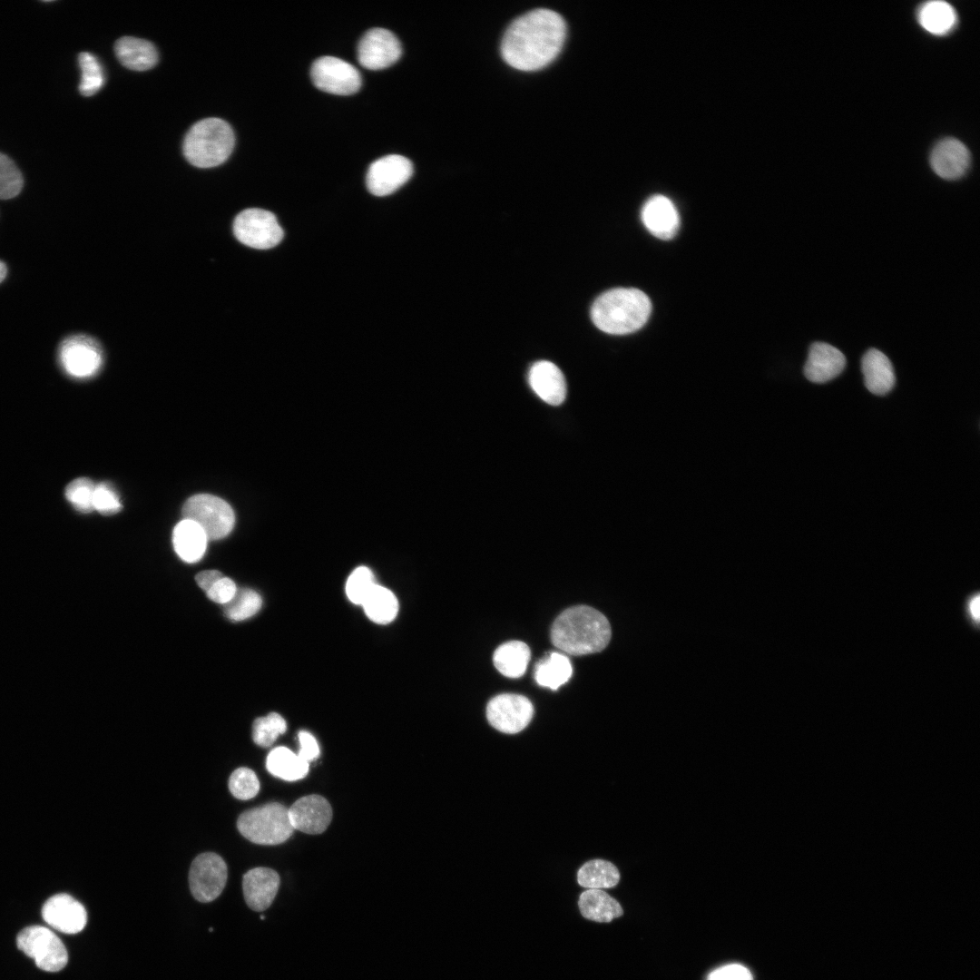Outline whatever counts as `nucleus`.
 Wrapping results in <instances>:
<instances>
[{"mask_svg": "<svg viewBox=\"0 0 980 980\" xmlns=\"http://www.w3.org/2000/svg\"><path fill=\"white\" fill-rule=\"evenodd\" d=\"M237 827L243 837L260 845L283 843L294 831L289 808L278 802L244 811L238 818Z\"/></svg>", "mask_w": 980, "mask_h": 980, "instance_id": "39448f33", "label": "nucleus"}, {"mask_svg": "<svg viewBox=\"0 0 980 980\" xmlns=\"http://www.w3.org/2000/svg\"><path fill=\"white\" fill-rule=\"evenodd\" d=\"M58 359L70 377L88 378L94 376L103 365V351L99 343L86 335H73L59 346Z\"/></svg>", "mask_w": 980, "mask_h": 980, "instance_id": "1a4fd4ad", "label": "nucleus"}, {"mask_svg": "<svg viewBox=\"0 0 980 980\" xmlns=\"http://www.w3.org/2000/svg\"><path fill=\"white\" fill-rule=\"evenodd\" d=\"M611 636L608 619L588 605L566 609L555 619L551 629L554 645L573 655L599 652L608 645Z\"/></svg>", "mask_w": 980, "mask_h": 980, "instance_id": "f03ea898", "label": "nucleus"}, {"mask_svg": "<svg viewBox=\"0 0 980 980\" xmlns=\"http://www.w3.org/2000/svg\"><path fill=\"white\" fill-rule=\"evenodd\" d=\"M266 767L270 774L287 781L303 779L309 772V762L286 747L273 749L267 757Z\"/></svg>", "mask_w": 980, "mask_h": 980, "instance_id": "bb28decb", "label": "nucleus"}, {"mask_svg": "<svg viewBox=\"0 0 980 980\" xmlns=\"http://www.w3.org/2000/svg\"><path fill=\"white\" fill-rule=\"evenodd\" d=\"M412 174L409 159L398 154L387 155L370 164L366 176L367 188L376 196H386L404 185Z\"/></svg>", "mask_w": 980, "mask_h": 980, "instance_id": "4468645a", "label": "nucleus"}, {"mask_svg": "<svg viewBox=\"0 0 980 980\" xmlns=\"http://www.w3.org/2000/svg\"><path fill=\"white\" fill-rule=\"evenodd\" d=\"M78 61L82 71L79 91L84 96L93 95L104 83L103 67L98 59L87 52L81 53Z\"/></svg>", "mask_w": 980, "mask_h": 980, "instance_id": "473e14b6", "label": "nucleus"}, {"mask_svg": "<svg viewBox=\"0 0 980 980\" xmlns=\"http://www.w3.org/2000/svg\"><path fill=\"white\" fill-rule=\"evenodd\" d=\"M228 785L230 793L243 800L254 798L260 790V781L254 771L243 767L231 773Z\"/></svg>", "mask_w": 980, "mask_h": 980, "instance_id": "4c0bfd02", "label": "nucleus"}, {"mask_svg": "<svg viewBox=\"0 0 980 980\" xmlns=\"http://www.w3.org/2000/svg\"><path fill=\"white\" fill-rule=\"evenodd\" d=\"M361 606L368 618L379 624L391 622L398 612V601L389 589L375 584Z\"/></svg>", "mask_w": 980, "mask_h": 980, "instance_id": "cd10ccee", "label": "nucleus"}, {"mask_svg": "<svg viewBox=\"0 0 980 980\" xmlns=\"http://www.w3.org/2000/svg\"><path fill=\"white\" fill-rule=\"evenodd\" d=\"M289 818L294 829L307 834H320L331 822L332 808L322 796L308 795L290 806Z\"/></svg>", "mask_w": 980, "mask_h": 980, "instance_id": "dca6fc26", "label": "nucleus"}, {"mask_svg": "<svg viewBox=\"0 0 980 980\" xmlns=\"http://www.w3.org/2000/svg\"><path fill=\"white\" fill-rule=\"evenodd\" d=\"M375 584L372 571L366 566H359L347 580L346 594L351 603L361 605Z\"/></svg>", "mask_w": 980, "mask_h": 980, "instance_id": "c9c22d12", "label": "nucleus"}, {"mask_svg": "<svg viewBox=\"0 0 980 980\" xmlns=\"http://www.w3.org/2000/svg\"><path fill=\"white\" fill-rule=\"evenodd\" d=\"M6 273L7 269L5 264L2 260H0V283L5 279Z\"/></svg>", "mask_w": 980, "mask_h": 980, "instance_id": "a18cd8bd", "label": "nucleus"}, {"mask_svg": "<svg viewBox=\"0 0 980 980\" xmlns=\"http://www.w3.org/2000/svg\"><path fill=\"white\" fill-rule=\"evenodd\" d=\"M227 876V865L221 857L212 852L200 854L192 861L189 872L192 896L202 903L213 901L224 889Z\"/></svg>", "mask_w": 980, "mask_h": 980, "instance_id": "9b49d317", "label": "nucleus"}, {"mask_svg": "<svg viewBox=\"0 0 980 980\" xmlns=\"http://www.w3.org/2000/svg\"><path fill=\"white\" fill-rule=\"evenodd\" d=\"M19 950L33 958L40 969L58 972L65 967L68 954L61 939L49 928L31 926L19 932L16 937Z\"/></svg>", "mask_w": 980, "mask_h": 980, "instance_id": "0eeeda50", "label": "nucleus"}, {"mask_svg": "<svg viewBox=\"0 0 980 980\" xmlns=\"http://www.w3.org/2000/svg\"><path fill=\"white\" fill-rule=\"evenodd\" d=\"M534 707L523 695L505 693L494 697L486 706V718L495 730L508 734L523 730L531 721Z\"/></svg>", "mask_w": 980, "mask_h": 980, "instance_id": "f8f14e48", "label": "nucleus"}, {"mask_svg": "<svg viewBox=\"0 0 980 980\" xmlns=\"http://www.w3.org/2000/svg\"><path fill=\"white\" fill-rule=\"evenodd\" d=\"M280 879L279 874L268 867H255L246 872L242 889L246 904L254 911L266 910L272 904Z\"/></svg>", "mask_w": 980, "mask_h": 980, "instance_id": "a211bd4d", "label": "nucleus"}, {"mask_svg": "<svg viewBox=\"0 0 980 980\" xmlns=\"http://www.w3.org/2000/svg\"><path fill=\"white\" fill-rule=\"evenodd\" d=\"M299 750L298 755L309 762L319 755V747L315 737L307 730L299 731Z\"/></svg>", "mask_w": 980, "mask_h": 980, "instance_id": "79ce46f5", "label": "nucleus"}, {"mask_svg": "<svg viewBox=\"0 0 980 980\" xmlns=\"http://www.w3.org/2000/svg\"><path fill=\"white\" fill-rule=\"evenodd\" d=\"M861 369L869 392L884 396L895 386L896 377L889 358L876 348L868 349L862 358Z\"/></svg>", "mask_w": 980, "mask_h": 980, "instance_id": "4be33fe9", "label": "nucleus"}, {"mask_svg": "<svg viewBox=\"0 0 980 980\" xmlns=\"http://www.w3.org/2000/svg\"><path fill=\"white\" fill-rule=\"evenodd\" d=\"M708 980H753L750 970L738 964L728 965L711 972Z\"/></svg>", "mask_w": 980, "mask_h": 980, "instance_id": "a19ab883", "label": "nucleus"}, {"mask_svg": "<svg viewBox=\"0 0 980 980\" xmlns=\"http://www.w3.org/2000/svg\"><path fill=\"white\" fill-rule=\"evenodd\" d=\"M528 380L534 393L552 406L561 405L566 397V382L560 368L547 360L533 364Z\"/></svg>", "mask_w": 980, "mask_h": 980, "instance_id": "412c9836", "label": "nucleus"}, {"mask_svg": "<svg viewBox=\"0 0 980 980\" xmlns=\"http://www.w3.org/2000/svg\"><path fill=\"white\" fill-rule=\"evenodd\" d=\"M918 21L927 32L942 35L951 31L955 26L956 13L953 6L946 2L930 1L920 7Z\"/></svg>", "mask_w": 980, "mask_h": 980, "instance_id": "c756f323", "label": "nucleus"}, {"mask_svg": "<svg viewBox=\"0 0 980 980\" xmlns=\"http://www.w3.org/2000/svg\"><path fill=\"white\" fill-rule=\"evenodd\" d=\"M651 312L652 302L644 292L634 288H616L594 300L591 318L605 333L624 335L640 329Z\"/></svg>", "mask_w": 980, "mask_h": 980, "instance_id": "7ed1b4c3", "label": "nucleus"}, {"mask_svg": "<svg viewBox=\"0 0 980 980\" xmlns=\"http://www.w3.org/2000/svg\"><path fill=\"white\" fill-rule=\"evenodd\" d=\"M233 232L240 242L259 250L275 247L284 235L276 216L258 208L240 212L233 221Z\"/></svg>", "mask_w": 980, "mask_h": 980, "instance_id": "6e6552de", "label": "nucleus"}, {"mask_svg": "<svg viewBox=\"0 0 980 980\" xmlns=\"http://www.w3.org/2000/svg\"><path fill=\"white\" fill-rule=\"evenodd\" d=\"M287 723L279 713L270 712L255 720L252 728L253 741L260 747L271 746L277 738L285 733Z\"/></svg>", "mask_w": 980, "mask_h": 980, "instance_id": "72a5a7b5", "label": "nucleus"}, {"mask_svg": "<svg viewBox=\"0 0 980 980\" xmlns=\"http://www.w3.org/2000/svg\"><path fill=\"white\" fill-rule=\"evenodd\" d=\"M930 163L934 172L946 180H956L963 176L970 164V153L966 146L954 138L941 140L932 150Z\"/></svg>", "mask_w": 980, "mask_h": 980, "instance_id": "aec40b11", "label": "nucleus"}, {"mask_svg": "<svg viewBox=\"0 0 980 980\" xmlns=\"http://www.w3.org/2000/svg\"><path fill=\"white\" fill-rule=\"evenodd\" d=\"M261 604V598L255 591L247 588L237 589L233 598L224 604V613L229 619L240 622L256 614Z\"/></svg>", "mask_w": 980, "mask_h": 980, "instance_id": "2f4dec72", "label": "nucleus"}, {"mask_svg": "<svg viewBox=\"0 0 980 980\" xmlns=\"http://www.w3.org/2000/svg\"><path fill=\"white\" fill-rule=\"evenodd\" d=\"M578 907L584 918L598 923H609L623 914L620 903L603 889L590 888L581 893Z\"/></svg>", "mask_w": 980, "mask_h": 980, "instance_id": "393cba45", "label": "nucleus"}, {"mask_svg": "<svg viewBox=\"0 0 980 980\" xmlns=\"http://www.w3.org/2000/svg\"><path fill=\"white\" fill-rule=\"evenodd\" d=\"M402 53L397 37L385 28L366 32L358 44V60L365 68L380 70L395 64Z\"/></svg>", "mask_w": 980, "mask_h": 980, "instance_id": "ddd939ff", "label": "nucleus"}, {"mask_svg": "<svg viewBox=\"0 0 980 980\" xmlns=\"http://www.w3.org/2000/svg\"><path fill=\"white\" fill-rule=\"evenodd\" d=\"M234 143V133L228 122L220 118H206L194 123L187 132L183 154L196 167H214L229 158Z\"/></svg>", "mask_w": 980, "mask_h": 980, "instance_id": "20e7f679", "label": "nucleus"}, {"mask_svg": "<svg viewBox=\"0 0 980 980\" xmlns=\"http://www.w3.org/2000/svg\"><path fill=\"white\" fill-rule=\"evenodd\" d=\"M310 75L318 89L338 95L357 93L362 83L359 71L354 65L334 56L318 58L312 64Z\"/></svg>", "mask_w": 980, "mask_h": 980, "instance_id": "9d476101", "label": "nucleus"}, {"mask_svg": "<svg viewBox=\"0 0 980 980\" xmlns=\"http://www.w3.org/2000/svg\"><path fill=\"white\" fill-rule=\"evenodd\" d=\"M620 881L618 868L610 861L592 859L584 863L577 872L578 884L587 889L614 887Z\"/></svg>", "mask_w": 980, "mask_h": 980, "instance_id": "c85d7f7f", "label": "nucleus"}, {"mask_svg": "<svg viewBox=\"0 0 980 980\" xmlns=\"http://www.w3.org/2000/svg\"><path fill=\"white\" fill-rule=\"evenodd\" d=\"M207 536L193 521L182 519L172 532L173 548L179 557L189 564L201 559L207 547Z\"/></svg>", "mask_w": 980, "mask_h": 980, "instance_id": "b1692460", "label": "nucleus"}, {"mask_svg": "<svg viewBox=\"0 0 980 980\" xmlns=\"http://www.w3.org/2000/svg\"><path fill=\"white\" fill-rule=\"evenodd\" d=\"M572 672L569 659L564 654L552 652L536 664L534 679L540 686L556 690L570 679Z\"/></svg>", "mask_w": 980, "mask_h": 980, "instance_id": "7c9ffc66", "label": "nucleus"}, {"mask_svg": "<svg viewBox=\"0 0 980 980\" xmlns=\"http://www.w3.org/2000/svg\"><path fill=\"white\" fill-rule=\"evenodd\" d=\"M980 595L978 593L969 595L965 600V616L974 625L979 624L980 619Z\"/></svg>", "mask_w": 980, "mask_h": 980, "instance_id": "37998d69", "label": "nucleus"}, {"mask_svg": "<svg viewBox=\"0 0 980 980\" xmlns=\"http://www.w3.org/2000/svg\"><path fill=\"white\" fill-rule=\"evenodd\" d=\"M120 63L133 71H146L158 62V52L149 41L132 36L118 39L114 45Z\"/></svg>", "mask_w": 980, "mask_h": 980, "instance_id": "5701e85b", "label": "nucleus"}, {"mask_svg": "<svg viewBox=\"0 0 980 980\" xmlns=\"http://www.w3.org/2000/svg\"><path fill=\"white\" fill-rule=\"evenodd\" d=\"M94 483L87 477L70 482L65 488V497L79 512L87 514L93 510Z\"/></svg>", "mask_w": 980, "mask_h": 980, "instance_id": "f704fd0d", "label": "nucleus"}, {"mask_svg": "<svg viewBox=\"0 0 980 980\" xmlns=\"http://www.w3.org/2000/svg\"><path fill=\"white\" fill-rule=\"evenodd\" d=\"M530 656V649L524 642L511 641L495 650L493 661L495 668L503 675L519 678L525 672Z\"/></svg>", "mask_w": 980, "mask_h": 980, "instance_id": "a878e982", "label": "nucleus"}, {"mask_svg": "<svg viewBox=\"0 0 980 980\" xmlns=\"http://www.w3.org/2000/svg\"><path fill=\"white\" fill-rule=\"evenodd\" d=\"M236 592L237 587L235 583L230 578L223 576L216 582L206 593L208 598L211 601L225 604L233 598Z\"/></svg>", "mask_w": 980, "mask_h": 980, "instance_id": "ea45409f", "label": "nucleus"}, {"mask_svg": "<svg viewBox=\"0 0 980 980\" xmlns=\"http://www.w3.org/2000/svg\"><path fill=\"white\" fill-rule=\"evenodd\" d=\"M183 519L196 523L209 540L227 536L232 530L235 515L230 505L220 497L208 494L190 497L182 507Z\"/></svg>", "mask_w": 980, "mask_h": 980, "instance_id": "423d86ee", "label": "nucleus"}, {"mask_svg": "<svg viewBox=\"0 0 980 980\" xmlns=\"http://www.w3.org/2000/svg\"><path fill=\"white\" fill-rule=\"evenodd\" d=\"M846 358L837 348L824 342L813 343L804 366V375L813 383H826L845 368Z\"/></svg>", "mask_w": 980, "mask_h": 980, "instance_id": "6ab92c4d", "label": "nucleus"}, {"mask_svg": "<svg viewBox=\"0 0 980 980\" xmlns=\"http://www.w3.org/2000/svg\"><path fill=\"white\" fill-rule=\"evenodd\" d=\"M222 577V573L217 570H206L199 573L195 579L198 585L207 592Z\"/></svg>", "mask_w": 980, "mask_h": 980, "instance_id": "c03bdc74", "label": "nucleus"}, {"mask_svg": "<svg viewBox=\"0 0 980 980\" xmlns=\"http://www.w3.org/2000/svg\"><path fill=\"white\" fill-rule=\"evenodd\" d=\"M641 219L645 228L658 239H672L680 228V216L672 201L663 195H654L643 204Z\"/></svg>", "mask_w": 980, "mask_h": 980, "instance_id": "f3484780", "label": "nucleus"}, {"mask_svg": "<svg viewBox=\"0 0 980 980\" xmlns=\"http://www.w3.org/2000/svg\"><path fill=\"white\" fill-rule=\"evenodd\" d=\"M42 916L50 926L64 934H77L87 923L84 906L67 894L51 897L43 906Z\"/></svg>", "mask_w": 980, "mask_h": 980, "instance_id": "2eb2a0df", "label": "nucleus"}, {"mask_svg": "<svg viewBox=\"0 0 980 980\" xmlns=\"http://www.w3.org/2000/svg\"><path fill=\"white\" fill-rule=\"evenodd\" d=\"M122 509L120 498L114 488L108 483L95 485L93 510L104 515L118 513Z\"/></svg>", "mask_w": 980, "mask_h": 980, "instance_id": "58836bf2", "label": "nucleus"}, {"mask_svg": "<svg viewBox=\"0 0 980 980\" xmlns=\"http://www.w3.org/2000/svg\"><path fill=\"white\" fill-rule=\"evenodd\" d=\"M566 24L556 12L537 8L517 17L501 43L504 60L522 71H534L550 64L560 53Z\"/></svg>", "mask_w": 980, "mask_h": 980, "instance_id": "f257e3e1", "label": "nucleus"}, {"mask_svg": "<svg viewBox=\"0 0 980 980\" xmlns=\"http://www.w3.org/2000/svg\"><path fill=\"white\" fill-rule=\"evenodd\" d=\"M24 180L15 162L0 152V199L15 197L21 191Z\"/></svg>", "mask_w": 980, "mask_h": 980, "instance_id": "e433bc0d", "label": "nucleus"}]
</instances>
